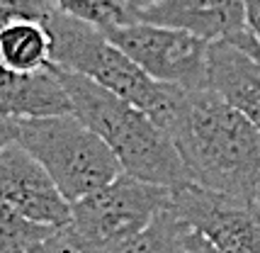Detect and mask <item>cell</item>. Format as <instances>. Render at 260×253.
I'll return each mask as SVG.
<instances>
[{"label":"cell","instance_id":"1","mask_svg":"<svg viewBox=\"0 0 260 253\" xmlns=\"http://www.w3.org/2000/svg\"><path fill=\"white\" fill-rule=\"evenodd\" d=\"M168 137L194 185L253 202L260 185V134L236 107L209 88L187 90Z\"/></svg>","mask_w":260,"mask_h":253},{"label":"cell","instance_id":"2","mask_svg":"<svg viewBox=\"0 0 260 253\" xmlns=\"http://www.w3.org/2000/svg\"><path fill=\"white\" fill-rule=\"evenodd\" d=\"M71 100V115L107 144L124 175L163 190L192 185L170 137L141 110L100 88L98 83L49 64Z\"/></svg>","mask_w":260,"mask_h":253},{"label":"cell","instance_id":"3","mask_svg":"<svg viewBox=\"0 0 260 253\" xmlns=\"http://www.w3.org/2000/svg\"><path fill=\"white\" fill-rule=\"evenodd\" d=\"M42 24L51 42L49 64L78 73L122 98L124 103L134 105L166 134L178 122L187 90L148 78L132 58L122 54L92 24L80 22L51 8L46 10Z\"/></svg>","mask_w":260,"mask_h":253},{"label":"cell","instance_id":"4","mask_svg":"<svg viewBox=\"0 0 260 253\" xmlns=\"http://www.w3.org/2000/svg\"><path fill=\"white\" fill-rule=\"evenodd\" d=\"M17 144L49 173L68 205L110 185L122 173L107 144L73 115L20 119Z\"/></svg>","mask_w":260,"mask_h":253},{"label":"cell","instance_id":"5","mask_svg":"<svg viewBox=\"0 0 260 253\" xmlns=\"http://www.w3.org/2000/svg\"><path fill=\"white\" fill-rule=\"evenodd\" d=\"M170 205V190L119 173L110 185L71 205L61 234L78 253H112Z\"/></svg>","mask_w":260,"mask_h":253},{"label":"cell","instance_id":"6","mask_svg":"<svg viewBox=\"0 0 260 253\" xmlns=\"http://www.w3.org/2000/svg\"><path fill=\"white\" fill-rule=\"evenodd\" d=\"M105 37L132 58L148 78L178 85L182 90L207 88L209 42L200 37L141 20L110 29Z\"/></svg>","mask_w":260,"mask_h":253},{"label":"cell","instance_id":"7","mask_svg":"<svg viewBox=\"0 0 260 253\" xmlns=\"http://www.w3.org/2000/svg\"><path fill=\"white\" fill-rule=\"evenodd\" d=\"M170 209L219 253H260V212L253 202L192 183L170 193Z\"/></svg>","mask_w":260,"mask_h":253},{"label":"cell","instance_id":"8","mask_svg":"<svg viewBox=\"0 0 260 253\" xmlns=\"http://www.w3.org/2000/svg\"><path fill=\"white\" fill-rule=\"evenodd\" d=\"M0 200L42 227L61 229L71 219V205L20 144L0 151Z\"/></svg>","mask_w":260,"mask_h":253},{"label":"cell","instance_id":"9","mask_svg":"<svg viewBox=\"0 0 260 253\" xmlns=\"http://www.w3.org/2000/svg\"><path fill=\"white\" fill-rule=\"evenodd\" d=\"M136 20L180 29L204 42H221L246 29L243 0H160Z\"/></svg>","mask_w":260,"mask_h":253},{"label":"cell","instance_id":"10","mask_svg":"<svg viewBox=\"0 0 260 253\" xmlns=\"http://www.w3.org/2000/svg\"><path fill=\"white\" fill-rule=\"evenodd\" d=\"M207 88L246 115L260 134V71L243 49L229 39L209 44Z\"/></svg>","mask_w":260,"mask_h":253},{"label":"cell","instance_id":"11","mask_svg":"<svg viewBox=\"0 0 260 253\" xmlns=\"http://www.w3.org/2000/svg\"><path fill=\"white\" fill-rule=\"evenodd\" d=\"M63 115H71V100L49 66L22 73L0 64V117L20 122Z\"/></svg>","mask_w":260,"mask_h":253},{"label":"cell","instance_id":"12","mask_svg":"<svg viewBox=\"0 0 260 253\" xmlns=\"http://www.w3.org/2000/svg\"><path fill=\"white\" fill-rule=\"evenodd\" d=\"M51 42L42 22L20 20L0 29V64L12 71H42L49 66Z\"/></svg>","mask_w":260,"mask_h":253},{"label":"cell","instance_id":"13","mask_svg":"<svg viewBox=\"0 0 260 253\" xmlns=\"http://www.w3.org/2000/svg\"><path fill=\"white\" fill-rule=\"evenodd\" d=\"M187 229L190 227L182 224L168 205L163 212L156 214V219L141 234H136L134 239L122 243L112 253H185Z\"/></svg>","mask_w":260,"mask_h":253},{"label":"cell","instance_id":"14","mask_svg":"<svg viewBox=\"0 0 260 253\" xmlns=\"http://www.w3.org/2000/svg\"><path fill=\"white\" fill-rule=\"evenodd\" d=\"M42 3L49 5L51 10L76 17L85 24H92L102 35L110 29L136 22V15L122 0H42Z\"/></svg>","mask_w":260,"mask_h":253},{"label":"cell","instance_id":"15","mask_svg":"<svg viewBox=\"0 0 260 253\" xmlns=\"http://www.w3.org/2000/svg\"><path fill=\"white\" fill-rule=\"evenodd\" d=\"M56 229L34 224L0 200V253H32Z\"/></svg>","mask_w":260,"mask_h":253},{"label":"cell","instance_id":"16","mask_svg":"<svg viewBox=\"0 0 260 253\" xmlns=\"http://www.w3.org/2000/svg\"><path fill=\"white\" fill-rule=\"evenodd\" d=\"M46 10L49 5H44L42 0H0V29L20 20L42 22Z\"/></svg>","mask_w":260,"mask_h":253},{"label":"cell","instance_id":"17","mask_svg":"<svg viewBox=\"0 0 260 253\" xmlns=\"http://www.w3.org/2000/svg\"><path fill=\"white\" fill-rule=\"evenodd\" d=\"M32 253H78V251H76V248H73V246H71V243L63 239L61 229H56L44 243H39V246H37Z\"/></svg>","mask_w":260,"mask_h":253},{"label":"cell","instance_id":"18","mask_svg":"<svg viewBox=\"0 0 260 253\" xmlns=\"http://www.w3.org/2000/svg\"><path fill=\"white\" fill-rule=\"evenodd\" d=\"M243 10H246V29L260 44V0H243Z\"/></svg>","mask_w":260,"mask_h":253},{"label":"cell","instance_id":"19","mask_svg":"<svg viewBox=\"0 0 260 253\" xmlns=\"http://www.w3.org/2000/svg\"><path fill=\"white\" fill-rule=\"evenodd\" d=\"M229 42H234L238 49H243V51H246V54L253 58V64H255V66H258V71H260V44L255 42V39H253V35H250L248 29H243L241 35L231 37Z\"/></svg>","mask_w":260,"mask_h":253},{"label":"cell","instance_id":"20","mask_svg":"<svg viewBox=\"0 0 260 253\" xmlns=\"http://www.w3.org/2000/svg\"><path fill=\"white\" fill-rule=\"evenodd\" d=\"M185 253H219V251L207 239H202L197 231L187 229V234H185Z\"/></svg>","mask_w":260,"mask_h":253},{"label":"cell","instance_id":"21","mask_svg":"<svg viewBox=\"0 0 260 253\" xmlns=\"http://www.w3.org/2000/svg\"><path fill=\"white\" fill-rule=\"evenodd\" d=\"M10 144H17V122L0 117V151L8 149Z\"/></svg>","mask_w":260,"mask_h":253},{"label":"cell","instance_id":"22","mask_svg":"<svg viewBox=\"0 0 260 253\" xmlns=\"http://www.w3.org/2000/svg\"><path fill=\"white\" fill-rule=\"evenodd\" d=\"M129 10L134 12V15H139V12H144L148 10V8H153L156 3H160V0H122Z\"/></svg>","mask_w":260,"mask_h":253},{"label":"cell","instance_id":"23","mask_svg":"<svg viewBox=\"0 0 260 253\" xmlns=\"http://www.w3.org/2000/svg\"><path fill=\"white\" fill-rule=\"evenodd\" d=\"M253 205H255V209L260 212V185H258V190H255V195H253Z\"/></svg>","mask_w":260,"mask_h":253}]
</instances>
